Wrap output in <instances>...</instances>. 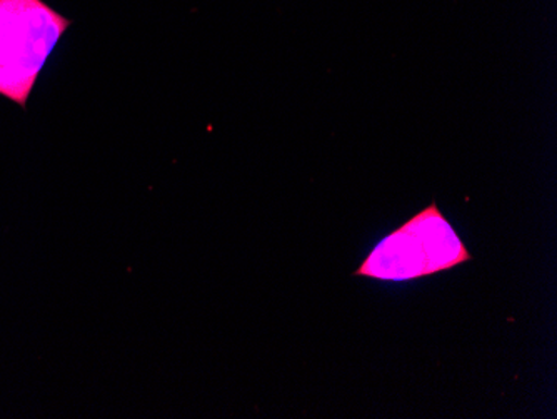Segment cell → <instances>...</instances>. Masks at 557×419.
Returning a JSON list of instances; mask_svg holds the SVG:
<instances>
[{
    "label": "cell",
    "instance_id": "6da1fadb",
    "mask_svg": "<svg viewBox=\"0 0 557 419\" xmlns=\"http://www.w3.org/2000/svg\"><path fill=\"white\" fill-rule=\"evenodd\" d=\"M71 19L44 0H0V96L27 109Z\"/></svg>",
    "mask_w": 557,
    "mask_h": 419
},
{
    "label": "cell",
    "instance_id": "7a4b0ae2",
    "mask_svg": "<svg viewBox=\"0 0 557 419\" xmlns=\"http://www.w3.org/2000/svg\"><path fill=\"white\" fill-rule=\"evenodd\" d=\"M471 259L461 237L433 202L387 234L354 271V276L403 283L444 273Z\"/></svg>",
    "mask_w": 557,
    "mask_h": 419
}]
</instances>
